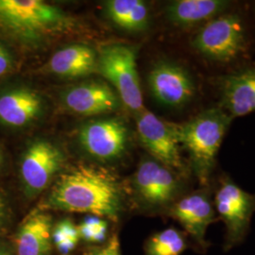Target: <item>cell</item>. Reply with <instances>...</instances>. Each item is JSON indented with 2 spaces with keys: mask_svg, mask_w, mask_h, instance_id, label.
Segmentation results:
<instances>
[{
  "mask_svg": "<svg viewBox=\"0 0 255 255\" xmlns=\"http://www.w3.org/2000/svg\"><path fill=\"white\" fill-rule=\"evenodd\" d=\"M47 204L65 212L116 220L121 206V195L116 179L107 171L78 164L59 177Z\"/></svg>",
  "mask_w": 255,
  "mask_h": 255,
  "instance_id": "6da1fadb",
  "label": "cell"
},
{
  "mask_svg": "<svg viewBox=\"0 0 255 255\" xmlns=\"http://www.w3.org/2000/svg\"><path fill=\"white\" fill-rule=\"evenodd\" d=\"M64 9L41 0H0V29L25 43L37 44L73 28Z\"/></svg>",
  "mask_w": 255,
  "mask_h": 255,
  "instance_id": "7a4b0ae2",
  "label": "cell"
},
{
  "mask_svg": "<svg viewBox=\"0 0 255 255\" xmlns=\"http://www.w3.org/2000/svg\"><path fill=\"white\" fill-rule=\"evenodd\" d=\"M232 120L222 108H211L178 125L181 146L189 154L193 173L201 187L210 186L217 155Z\"/></svg>",
  "mask_w": 255,
  "mask_h": 255,
  "instance_id": "3957f363",
  "label": "cell"
},
{
  "mask_svg": "<svg viewBox=\"0 0 255 255\" xmlns=\"http://www.w3.org/2000/svg\"><path fill=\"white\" fill-rule=\"evenodd\" d=\"M136 59L135 46L121 44L104 46L98 54L97 71L115 87L120 101L137 115L145 107Z\"/></svg>",
  "mask_w": 255,
  "mask_h": 255,
  "instance_id": "277c9868",
  "label": "cell"
},
{
  "mask_svg": "<svg viewBox=\"0 0 255 255\" xmlns=\"http://www.w3.org/2000/svg\"><path fill=\"white\" fill-rule=\"evenodd\" d=\"M219 220L226 233L223 243L225 253L243 243L255 212V195L243 190L227 176L220 178L213 198Z\"/></svg>",
  "mask_w": 255,
  "mask_h": 255,
  "instance_id": "5b68a950",
  "label": "cell"
},
{
  "mask_svg": "<svg viewBox=\"0 0 255 255\" xmlns=\"http://www.w3.org/2000/svg\"><path fill=\"white\" fill-rule=\"evenodd\" d=\"M246 33L241 17L220 14L205 23L192 41V46L205 58L228 63L246 49Z\"/></svg>",
  "mask_w": 255,
  "mask_h": 255,
  "instance_id": "8992f818",
  "label": "cell"
},
{
  "mask_svg": "<svg viewBox=\"0 0 255 255\" xmlns=\"http://www.w3.org/2000/svg\"><path fill=\"white\" fill-rule=\"evenodd\" d=\"M136 128L142 145L155 160L173 170L183 169L178 125L166 122L143 110L136 115Z\"/></svg>",
  "mask_w": 255,
  "mask_h": 255,
  "instance_id": "52a82bcc",
  "label": "cell"
},
{
  "mask_svg": "<svg viewBox=\"0 0 255 255\" xmlns=\"http://www.w3.org/2000/svg\"><path fill=\"white\" fill-rule=\"evenodd\" d=\"M168 215L182 225L184 233L201 254H205L211 246L206 240L207 229L211 224L219 221L210 186L201 187L176 201L168 209Z\"/></svg>",
  "mask_w": 255,
  "mask_h": 255,
  "instance_id": "ba28073f",
  "label": "cell"
},
{
  "mask_svg": "<svg viewBox=\"0 0 255 255\" xmlns=\"http://www.w3.org/2000/svg\"><path fill=\"white\" fill-rule=\"evenodd\" d=\"M181 180L173 169L155 160H143L134 175V187L140 200L150 208L172 205L181 190Z\"/></svg>",
  "mask_w": 255,
  "mask_h": 255,
  "instance_id": "9c48e42d",
  "label": "cell"
},
{
  "mask_svg": "<svg viewBox=\"0 0 255 255\" xmlns=\"http://www.w3.org/2000/svg\"><path fill=\"white\" fill-rule=\"evenodd\" d=\"M148 87L160 104L179 108L186 105L196 95V84L183 66L168 61L153 65L147 77Z\"/></svg>",
  "mask_w": 255,
  "mask_h": 255,
  "instance_id": "30bf717a",
  "label": "cell"
},
{
  "mask_svg": "<svg viewBox=\"0 0 255 255\" xmlns=\"http://www.w3.org/2000/svg\"><path fill=\"white\" fill-rule=\"evenodd\" d=\"M64 163V154L53 143L39 139L25 151L21 162V176L27 191L45 190Z\"/></svg>",
  "mask_w": 255,
  "mask_h": 255,
  "instance_id": "8fae6325",
  "label": "cell"
},
{
  "mask_svg": "<svg viewBox=\"0 0 255 255\" xmlns=\"http://www.w3.org/2000/svg\"><path fill=\"white\" fill-rule=\"evenodd\" d=\"M79 140L95 158L112 160L123 154L128 144V128L120 119H101L82 126Z\"/></svg>",
  "mask_w": 255,
  "mask_h": 255,
  "instance_id": "7c38bea8",
  "label": "cell"
},
{
  "mask_svg": "<svg viewBox=\"0 0 255 255\" xmlns=\"http://www.w3.org/2000/svg\"><path fill=\"white\" fill-rule=\"evenodd\" d=\"M65 107L82 116L108 114L118 109L120 99L117 92L103 82H88L69 88L63 96Z\"/></svg>",
  "mask_w": 255,
  "mask_h": 255,
  "instance_id": "4fadbf2b",
  "label": "cell"
},
{
  "mask_svg": "<svg viewBox=\"0 0 255 255\" xmlns=\"http://www.w3.org/2000/svg\"><path fill=\"white\" fill-rule=\"evenodd\" d=\"M45 102L30 88H15L0 95V122L9 127H23L35 121Z\"/></svg>",
  "mask_w": 255,
  "mask_h": 255,
  "instance_id": "5bb4252c",
  "label": "cell"
},
{
  "mask_svg": "<svg viewBox=\"0 0 255 255\" xmlns=\"http://www.w3.org/2000/svg\"><path fill=\"white\" fill-rule=\"evenodd\" d=\"M221 106L233 119L255 111V70L224 77L220 81Z\"/></svg>",
  "mask_w": 255,
  "mask_h": 255,
  "instance_id": "9a60e30c",
  "label": "cell"
},
{
  "mask_svg": "<svg viewBox=\"0 0 255 255\" xmlns=\"http://www.w3.org/2000/svg\"><path fill=\"white\" fill-rule=\"evenodd\" d=\"M98 54L85 45L64 46L52 55L47 64L50 73L64 78L84 77L97 71Z\"/></svg>",
  "mask_w": 255,
  "mask_h": 255,
  "instance_id": "2e32d148",
  "label": "cell"
},
{
  "mask_svg": "<svg viewBox=\"0 0 255 255\" xmlns=\"http://www.w3.org/2000/svg\"><path fill=\"white\" fill-rule=\"evenodd\" d=\"M52 230L50 217L33 212L22 223L15 238L18 255H47L51 248Z\"/></svg>",
  "mask_w": 255,
  "mask_h": 255,
  "instance_id": "e0dca14e",
  "label": "cell"
},
{
  "mask_svg": "<svg viewBox=\"0 0 255 255\" xmlns=\"http://www.w3.org/2000/svg\"><path fill=\"white\" fill-rule=\"evenodd\" d=\"M229 5L224 0H177L169 3L166 15L178 26L192 27L222 14Z\"/></svg>",
  "mask_w": 255,
  "mask_h": 255,
  "instance_id": "ac0fdd59",
  "label": "cell"
},
{
  "mask_svg": "<svg viewBox=\"0 0 255 255\" xmlns=\"http://www.w3.org/2000/svg\"><path fill=\"white\" fill-rule=\"evenodd\" d=\"M189 246L188 236L170 227L149 237L145 251L146 255H181Z\"/></svg>",
  "mask_w": 255,
  "mask_h": 255,
  "instance_id": "d6986e66",
  "label": "cell"
},
{
  "mask_svg": "<svg viewBox=\"0 0 255 255\" xmlns=\"http://www.w3.org/2000/svg\"><path fill=\"white\" fill-rule=\"evenodd\" d=\"M80 237L79 229L67 220L59 223L52 234V239L54 240L56 246L64 255H67L73 250Z\"/></svg>",
  "mask_w": 255,
  "mask_h": 255,
  "instance_id": "ffe728a7",
  "label": "cell"
},
{
  "mask_svg": "<svg viewBox=\"0 0 255 255\" xmlns=\"http://www.w3.org/2000/svg\"><path fill=\"white\" fill-rule=\"evenodd\" d=\"M139 0H111L106 3L109 18L119 27L125 28L128 19Z\"/></svg>",
  "mask_w": 255,
  "mask_h": 255,
  "instance_id": "44dd1931",
  "label": "cell"
},
{
  "mask_svg": "<svg viewBox=\"0 0 255 255\" xmlns=\"http://www.w3.org/2000/svg\"><path fill=\"white\" fill-rule=\"evenodd\" d=\"M78 229L80 237L89 241H99L106 233V223L100 219L90 218L86 219Z\"/></svg>",
  "mask_w": 255,
  "mask_h": 255,
  "instance_id": "7402d4cb",
  "label": "cell"
},
{
  "mask_svg": "<svg viewBox=\"0 0 255 255\" xmlns=\"http://www.w3.org/2000/svg\"><path fill=\"white\" fill-rule=\"evenodd\" d=\"M12 57L8 49L0 44V77L8 73L12 67Z\"/></svg>",
  "mask_w": 255,
  "mask_h": 255,
  "instance_id": "603a6c76",
  "label": "cell"
},
{
  "mask_svg": "<svg viewBox=\"0 0 255 255\" xmlns=\"http://www.w3.org/2000/svg\"><path fill=\"white\" fill-rule=\"evenodd\" d=\"M92 255H121L119 238L115 236L106 246Z\"/></svg>",
  "mask_w": 255,
  "mask_h": 255,
  "instance_id": "cb8c5ba5",
  "label": "cell"
},
{
  "mask_svg": "<svg viewBox=\"0 0 255 255\" xmlns=\"http://www.w3.org/2000/svg\"><path fill=\"white\" fill-rule=\"evenodd\" d=\"M5 216V203L3 200L0 198V222L2 221V219Z\"/></svg>",
  "mask_w": 255,
  "mask_h": 255,
  "instance_id": "d4e9b609",
  "label": "cell"
},
{
  "mask_svg": "<svg viewBox=\"0 0 255 255\" xmlns=\"http://www.w3.org/2000/svg\"><path fill=\"white\" fill-rule=\"evenodd\" d=\"M0 255H9L7 253H5V252H3V251H1L0 250Z\"/></svg>",
  "mask_w": 255,
  "mask_h": 255,
  "instance_id": "484cf974",
  "label": "cell"
},
{
  "mask_svg": "<svg viewBox=\"0 0 255 255\" xmlns=\"http://www.w3.org/2000/svg\"><path fill=\"white\" fill-rule=\"evenodd\" d=\"M0 163H1V155H0Z\"/></svg>",
  "mask_w": 255,
  "mask_h": 255,
  "instance_id": "4316f807",
  "label": "cell"
}]
</instances>
